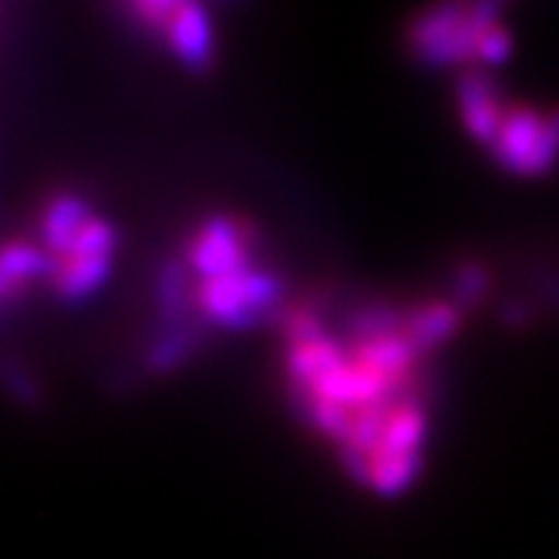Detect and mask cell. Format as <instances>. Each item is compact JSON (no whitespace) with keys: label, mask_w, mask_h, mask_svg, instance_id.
<instances>
[{"label":"cell","mask_w":559,"mask_h":559,"mask_svg":"<svg viewBox=\"0 0 559 559\" xmlns=\"http://www.w3.org/2000/svg\"><path fill=\"white\" fill-rule=\"evenodd\" d=\"M463 317L451 297H366L343 309L300 300L280 317L292 408L348 483L377 500H400L426 472L431 362L460 334Z\"/></svg>","instance_id":"obj_1"},{"label":"cell","mask_w":559,"mask_h":559,"mask_svg":"<svg viewBox=\"0 0 559 559\" xmlns=\"http://www.w3.org/2000/svg\"><path fill=\"white\" fill-rule=\"evenodd\" d=\"M189 323L243 334L280 320L286 288L260 260L258 228L243 214L212 212L186 237L180 251Z\"/></svg>","instance_id":"obj_2"},{"label":"cell","mask_w":559,"mask_h":559,"mask_svg":"<svg viewBox=\"0 0 559 559\" xmlns=\"http://www.w3.org/2000/svg\"><path fill=\"white\" fill-rule=\"evenodd\" d=\"M32 237L49 258V295L63 306L92 300L104 292L118 260V228L81 192L55 189L32 217Z\"/></svg>","instance_id":"obj_3"},{"label":"cell","mask_w":559,"mask_h":559,"mask_svg":"<svg viewBox=\"0 0 559 559\" xmlns=\"http://www.w3.org/2000/svg\"><path fill=\"white\" fill-rule=\"evenodd\" d=\"M414 60L440 72H493L514 52L500 3H435L405 26Z\"/></svg>","instance_id":"obj_4"},{"label":"cell","mask_w":559,"mask_h":559,"mask_svg":"<svg viewBox=\"0 0 559 559\" xmlns=\"http://www.w3.org/2000/svg\"><path fill=\"white\" fill-rule=\"evenodd\" d=\"M474 143L486 148L506 175L543 180L559 166V106L514 100L502 92Z\"/></svg>","instance_id":"obj_5"},{"label":"cell","mask_w":559,"mask_h":559,"mask_svg":"<svg viewBox=\"0 0 559 559\" xmlns=\"http://www.w3.org/2000/svg\"><path fill=\"white\" fill-rule=\"evenodd\" d=\"M143 35L160 44L189 72H209L217 58L212 15L194 0H138L126 7Z\"/></svg>","instance_id":"obj_6"},{"label":"cell","mask_w":559,"mask_h":559,"mask_svg":"<svg viewBox=\"0 0 559 559\" xmlns=\"http://www.w3.org/2000/svg\"><path fill=\"white\" fill-rule=\"evenodd\" d=\"M52 265L32 235H12L0 249V297L3 306L23 300L32 288L49 286Z\"/></svg>","instance_id":"obj_7"}]
</instances>
